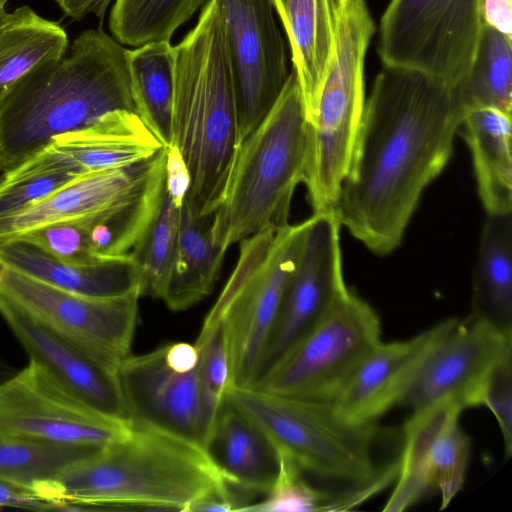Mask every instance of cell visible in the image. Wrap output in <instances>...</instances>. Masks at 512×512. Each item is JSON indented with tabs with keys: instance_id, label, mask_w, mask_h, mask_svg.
<instances>
[{
	"instance_id": "1",
	"label": "cell",
	"mask_w": 512,
	"mask_h": 512,
	"mask_svg": "<svg viewBox=\"0 0 512 512\" xmlns=\"http://www.w3.org/2000/svg\"><path fill=\"white\" fill-rule=\"evenodd\" d=\"M464 110L458 87L435 77L386 65L378 73L334 208L375 255L401 244L423 191L452 157Z\"/></svg>"
},
{
	"instance_id": "2",
	"label": "cell",
	"mask_w": 512,
	"mask_h": 512,
	"mask_svg": "<svg viewBox=\"0 0 512 512\" xmlns=\"http://www.w3.org/2000/svg\"><path fill=\"white\" fill-rule=\"evenodd\" d=\"M39 495L62 511L191 512L211 497L227 498L238 507L233 490L203 446L135 424L119 440L62 471Z\"/></svg>"
},
{
	"instance_id": "3",
	"label": "cell",
	"mask_w": 512,
	"mask_h": 512,
	"mask_svg": "<svg viewBox=\"0 0 512 512\" xmlns=\"http://www.w3.org/2000/svg\"><path fill=\"white\" fill-rule=\"evenodd\" d=\"M129 50L102 29L80 33L66 53L40 64L0 97V171L117 110L136 113Z\"/></svg>"
},
{
	"instance_id": "4",
	"label": "cell",
	"mask_w": 512,
	"mask_h": 512,
	"mask_svg": "<svg viewBox=\"0 0 512 512\" xmlns=\"http://www.w3.org/2000/svg\"><path fill=\"white\" fill-rule=\"evenodd\" d=\"M171 142L190 175L185 198L199 219L223 201L237 143V106L218 0H208L196 26L174 47Z\"/></svg>"
},
{
	"instance_id": "5",
	"label": "cell",
	"mask_w": 512,
	"mask_h": 512,
	"mask_svg": "<svg viewBox=\"0 0 512 512\" xmlns=\"http://www.w3.org/2000/svg\"><path fill=\"white\" fill-rule=\"evenodd\" d=\"M226 400L321 487L367 501L396 480L400 454L392 456L391 445L400 434L377 422H351L329 402L254 387H230Z\"/></svg>"
},
{
	"instance_id": "6",
	"label": "cell",
	"mask_w": 512,
	"mask_h": 512,
	"mask_svg": "<svg viewBox=\"0 0 512 512\" xmlns=\"http://www.w3.org/2000/svg\"><path fill=\"white\" fill-rule=\"evenodd\" d=\"M305 163V113L292 69L268 114L237 150L223 201L210 223L214 243L227 251L257 232L289 224Z\"/></svg>"
},
{
	"instance_id": "7",
	"label": "cell",
	"mask_w": 512,
	"mask_h": 512,
	"mask_svg": "<svg viewBox=\"0 0 512 512\" xmlns=\"http://www.w3.org/2000/svg\"><path fill=\"white\" fill-rule=\"evenodd\" d=\"M309 224L310 217L297 224L264 229L240 241L236 266L199 333L206 334L223 324L230 387H251L259 376Z\"/></svg>"
},
{
	"instance_id": "8",
	"label": "cell",
	"mask_w": 512,
	"mask_h": 512,
	"mask_svg": "<svg viewBox=\"0 0 512 512\" xmlns=\"http://www.w3.org/2000/svg\"><path fill=\"white\" fill-rule=\"evenodd\" d=\"M375 26L365 0H346L332 55L313 107L305 113L303 184L313 213L334 209L364 105V59Z\"/></svg>"
},
{
	"instance_id": "9",
	"label": "cell",
	"mask_w": 512,
	"mask_h": 512,
	"mask_svg": "<svg viewBox=\"0 0 512 512\" xmlns=\"http://www.w3.org/2000/svg\"><path fill=\"white\" fill-rule=\"evenodd\" d=\"M380 342L378 314L348 288L251 387L331 403Z\"/></svg>"
},
{
	"instance_id": "10",
	"label": "cell",
	"mask_w": 512,
	"mask_h": 512,
	"mask_svg": "<svg viewBox=\"0 0 512 512\" xmlns=\"http://www.w3.org/2000/svg\"><path fill=\"white\" fill-rule=\"evenodd\" d=\"M483 24L480 0H391L380 23L384 65L417 70L458 87Z\"/></svg>"
},
{
	"instance_id": "11",
	"label": "cell",
	"mask_w": 512,
	"mask_h": 512,
	"mask_svg": "<svg viewBox=\"0 0 512 512\" xmlns=\"http://www.w3.org/2000/svg\"><path fill=\"white\" fill-rule=\"evenodd\" d=\"M0 292L114 370L131 355L139 291L116 298H92L0 266Z\"/></svg>"
},
{
	"instance_id": "12",
	"label": "cell",
	"mask_w": 512,
	"mask_h": 512,
	"mask_svg": "<svg viewBox=\"0 0 512 512\" xmlns=\"http://www.w3.org/2000/svg\"><path fill=\"white\" fill-rule=\"evenodd\" d=\"M196 344L174 342L130 355L118 378L131 424L158 429L205 448Z\"/></svg>"
},
{
	"instance_id": "13",
	"label": "cell",
	"mask_w": 512,
	"mask_h": 512,
	"mask_svg": "<svg viewBox=\"0 0 512 512\" xmlns=\"http://www.w3.org/2000/svg\"><path fill=\"white\" fill-rule=\"evenodd\" d=\"M167 147L133 165L87 172L26 208L0 217V243L57 223L155 209L165 194Z\"/></svg>"
},
{
	"instance_id": "14",
	"label": "cell",
	"mask_w": 512,
	"mask_h": 512,
	"mask_svg": "<svg viewBox=\"0 0 512 512\" xmlns=\"http://www.w3.org/2000/svg\"><path fill=\"white\" fill-rule=\"evenodd\" d=\"M130 427L80 402L33 361L0 385V437L105 447Z\"/></svg>"
},
{
	"instance_id": "15",
	"label": "cell",
	"mask_w": 512,
	"mask_h": 512,
	"mask_svg": "<svg viewBox=\"0 0 512 512\" xmlns=\"http://www.w3.org/2000/svg\"><path fill=\"white\" fill-rule=\"evenodd\" d=\"M237 106L238 148L279 97L290 74L272 0H218Z\"/></svg>"
},
{
	"instance_id": "16",
	"label": "cell",
	"mask_w": 512,
	"mask_h": 512,
	"mask_svg": "<svg viewBox=\"0 0 512 512\" xmlns=\"http://www.w3.org/2000/svg\"><path fill=\"white\" fill-rule=\"evenodd\" d=\"M510 356L512 331L471 315L458 319L401 404L412 411L442 400L480 406L489 378Z\"/></svg>"
},
{
	"instance_id": "17",
	"label": "cell",
	"mask_w": 512,
	"mask_h": 512,
	"mask_svg": "<svg viewBox=\"0 0 512 512\" xmlns=\"http://www.w3.org/2000/svg\"><path fill=\"white\" fill-rule=\"evenodd\" d=\"M341 227L335 209L310 216L300 261L285 293L258 378L348 289L342 270Z\"/></svg>"
},
{
	"instance_id": "18",
	"label": "cell",
	"mask_w": 512,
	"mask_h": 512,
	"mask_svg": "<svg viewBox=\"0 0 512 512\" xmlns=\"http://www.w3.org/2000/svg\"><path fill=\"white\" fill-rule=\"evenodd\" d=\"M0 315L30 361L69 394L109 419L131 424L117 370L36 320L1 292Z\"/></svg>"
},
{
	"instance_id": "19",
	"label": "cell",
	"mask_w": 512,
	"mask_h": 512,
	"mask_svg": "<svg viewBox=\"0 0 512 512\" xmlns=\"http://www.w3.org/2000/svg\"><path fill=\"white\" fill-rule=\"evenodd\" d=\"M457 318H448L405 340L380 342L331 402L345 419L376 422L403 399L452 330Z\"/></svg>"
},
{
	"instance_id": "20",
	"label": "cell",
	"mask_w": 512,
	"mask_h": 512,
	"mask_svg": "<svg viewBox=\"0 0 512 512\" xmlns=\"http://www.w3.org/2000/svg\"><path fill=\"white\" fill-rule=\"evenodd\" d=\"M0 266L92 298H116L140 292L138 270L131 254L92 264H72L33 244L13 239L0 243Z\"/></svg>"
},
{
	"instance_id": "21",
	"label": "cell",
	"mask_w": 512,
	"mask_h": 512,
	"mask_svg": "<svg viewBox=\"0 0 512 512\" xmlns=\"http://www.w3.org/2000/svg\"><path fill=\"white\" fill-rule=\"evenodd\" d=\"M205 449L225 481L250 502L254 495H265L278 475L275 448L226 398Z\"/></svg>"
},
{
	"instance_id": "22",
	"label": "cell",
	"mask_w": 512,
	"mask_h": 512,
	"mask_svg": "<svg viewBox=\"0 0 512 512\" xmlns=\"http://www.w3.org/2000/svg\"><path fill=\"white\" fill-rule=\"evenodd\" d=\"M54 147L86 172L122 168L153 156L163 145L134 112H109L91 125L56 136Z\"/></svg>"
},
{
	"instance_id": "23",
	"label": "cell",
	"mask_w": 512,
	"mask_h": 512,
	"mask_svg": "<svg viewBox=\"0 0 512 512\" xmlns=\"http://www.w3.org/2000/svg\"><path fill=\"white\" fill-rule=\"evenodd\" d=\"M459 130L471 153L486 213H512L511 115L491 107H466Z\"/></svg>"
},
{
	"instance_id": "24",
	"label": "cell",
	"mask_w": 512,
	"mask_h": 512,
	"mask_svg": "<svg viewBox=\"0 0 512 512\" xmlns=\"http://www.w3.org/2000/svg\"><path fill=\"white\" fill-rule=\"evenodd\" d=\"M285 28L304 113L316 102L332 55L336 14L332 0H272Z\"/></svg>"
},
{
	"instance_id": "25",
	"label": "cell",
	"mask_w": 512,
	"mask_h": 512,
	"mask_svg": "<svg viewBox=\"0 0 512 512\" xmlns=\"http://www.w3.org/2000/svg\"><path fill=\"white\" fill-rule=\"evenodd\" d=\"M226 251L216 245L206 219L184 202L175 254L162 300L173 311L188 309L212 291Z\"/></svg>"
},
{
	"instance_id": "26",
	"label": "cell",
	"mask_w": 512,
	"mask_h": 512,
	"mask_svg": "<svg viewBox=\"0 0 512 512\" xmlns=\"http://www.w3.org/2000/svg\"><path fill=\"white\" fill-rule=\"evenodd\" d=\"M463 410L452 400H442L412 411L401 429L398 474L383 511L407 510L432 492L428 480L432 448L440 433L459 420Z\"/></svg>"
},
{
	"instance_id": "27",
	"label": "cell",
	"mask_w": 512,
	"mask_h": 512,
	"mask_svg": "<svg viewBox=\"0 0 512 512\" xmlns=\"http://www.w3.org/2000/svg\"><path fill=\"white\" fill-rule=\"evenodd\" d=\"M470 315L512 331V213L487 214L473 273Z\"/></svg>"
},
{
	"instance_id": "28",
	"label": "cell",
	"mask_w": 512,
	"mask_h": 512,
	"mask_svg": "<svg viewBox=\"0 0 512 512\" xmlns=\"http://www.w3.org/2000/svg\"><path fill=\"white\" fill-rule=\"evenodd\" d=\"M69 47L65 29L28 5L9 12L0 26V97L34 67L62 57Z\"/></svg>"
},
{
	"instance_id": "29",
	"label": "cell",
	"mask_w": 512,
	"mask_h": 512,
	"mask_svg": "<svg viewBox=\"0 0 512 512\" xmlns=\"http://www.w3.org/2000/svg\"><path fill=\"white\" fill-rule=\"evenodd\" d=\"M174 47L151 42L129 50L128 68L136 114L165 147L171 142Z\"/></svg>"
},
{
	"instance_id": "30",
	"label": "cell",
	"mask_w": 512,
	"mask_h": 512,
	"mask_svg": "<svg viewBox=\"0 0 512 512\" xmlns=\"http://www.w3.org/2000/svg\"><path fill=\"white\" fill-rule=\"evenodd\" d=\"M464 107H491L512 114V37L483 23L476 51L458 86Z\"/></svg>"
},
{
	"instance_id": "31",
	"label": "cell",
	"mask_w": 512,
	"mask_h": 512,
	"mask_svg": "<svg viewBox=\"0 0 512 512\" xmlns=\"http://www.w3.org/2000/svg\"><path fill=\"white\" fill-rule=\"evenodd\" d=\"M102 448L0 437V481L39 495L62 471Z\"/></svg>"
},
{
	"instance_id": "32",
	"label": "cell",
	"mask_w": 512,
	"mask_h": 512,
	"mask_svg": "<svg viewBox=\"0 0 512 512\" xmlns=\"http://www.w3.org/2000/svg\"><path fill=\"white\" fill-rule=\"evenodd\" d=\"M87 173L52 144L0 177V217L16 213Z\"/></svg>"
},
{
	"instance_id": "33",
	"label": "cell",
	"mask_w": 512,
	"mask_h": 512,
	"mask_svg": "<svg viewBox=\"0 0 512 512\" xmlns=\"http://www.w3.org/2000/svg\"><path fill=\"white\" fill-rule=\"evenodd\" d=\"M206 0H115L109 16L112 36L122 45L170 41Z\"/></svg>"
},
{
	"instance_id": "34",
	"label": "cell",
	"mask_w": 512,
	"mask_h": 512,
	"mask_svg": "<svg viewBox=\"0 0 512 512\" xmlns=\"http://www.w3.org/2000/svg\"><path fill=\"white\" fill-rule=\"evenodd\" d=\"M279 456V472L265 497L245 511L254 512H316L347 511L363 501L349 493L319 486L310 480L288 458Z\"/></svg>"
},
{
	"instance_id": "35",
	"label": "cell",
	"mask_w": 512,
	"mask_h": 512,
	"mask_svg": "<svg viewBox=\"0 0 512 512\" xmlns=\"http://www.w3.org/2000/svg\"><path fill=\"white\" fill-rule=\"evenodd\" d=\"M180 211L165 190L154 221L131 253L138 270L141 296L161 299L164 294L177 244Z\"/></svg>"
},
{
	"instance_id": "36",
	"label": "cell",
	"mask_w": 512,
	"mask_h": 512,
	"mask_svg": "<svg viewBox=\"0 0 512 512\" xmlns=\"http://www.w3.org/2000/svg\"><path fill=\"white\" fill-rule=\"evenodd\" d=\"M199 387L206 430V442L231 384L229 350L223 324L199 334ZM205 442V445H206Z\"/></svg>"
},
{
	"instance_id": "37",
	"label": "cell",
	"mask_w": 512,
	"mask_h": 512,
	"mask_svg": "<svg viewBox=\"0 0 512 512\" xmlns=\"http://www.w3.org/2000/svg\"><path fill=\"white\" fill-rule=\"evenodd\" d=\"M471 453V441L458 420L450 423L432 448L428 480L431 490L441 495L440 509L449 506L462 490Z\"/></svg>"
},
{
	"instance_id": "38",
	"label": "cell",
	"mask_w": 512,
	"mask_h": 512,
	"mask_svg": "<svg viewBox=\"0 0 512 512\" xmlns=\"http://www.w3.org/2000/svg\"><path fill=\"white\" fill-rule=\"evenodd\" d=\"M15 239L33 244L51 256L68 263L83 265L103 261L95 258L90 252L81 220L35 229Z\"/></svg>"
},
{
	"instance_id": "39",
	"label": "cell",
	"mask_w": 512,
	"mask_h": 512,
	"mask_svg": "<svg viewBox=\"0 0 512 512\" xmlns=\"http://www.w3.org/2000/svg\"><path fill=\"white\" fill-rule=\"evenodd\" d=\"M482 406L496 418L504 453L509 458L512 454V356L502 361L492 373L484 390Z\"/></svg>"
},
{
	"instance_id": "40",
	"label": "cell",
	"mask_w": 512,
	"mask_h": 512,
	"mask_svg": "<svg viewBox=\"0 0 512 512\" xmlns=\"http://www.w3.org/2000/svg\"><path fill=\"white\" fill-rule=\"evenodd\" d=\"M190 187V175L179 150L167 147L165 190L172 202L182 207Z\"/></svg>"
},
{
	"instance_id": "41",
	"label": "cell",
	"mask_w": 512,
	"mask_h": 512,
	"mask_svg": "<svg viewBox=\"0 0 512 512\" xmlns=\"http://www.w3.org/2000/svg\"><path fill=\"white\" fill-rule=\"evenodd\" d=\"M15 507L37 511L56 510V506L35 492L0 481V507Z\"/></svg>"
},
{
	"instance_id": "42",
	"label": "cell",
	"mask_w": 512,
	"mask_h": 512,
	"mask_svg": "<svg viewBox=\"0 0 512 512\" xmlns=\"http://www.w3.org/2000/svg\"><path fill=\"white\" fill-rule=\"evenodd\" d=\"M483 23L512 37V0H480Z\"/></svg>"
},
{
	"instance_id": "43",
	"label": "cell",
	"mask_w": 512,
	"mask_h": 512,
	"mask_svg": "<svg viewBox=\"0 0 512 512\" xmlns=\"http://www.w3.org/2000/svg\"><path fill=\"white\" fill-rule=\"evenodd\" d=\"M66 17L80 21L88 15L103 18L112 0H54Z\"/></svg>"
},
{
	"instance_id": "44",
	"label": "cell",
	"mask_w": 512,
	"mask_h": 512,
	"mask_svg": "<svg viewBox=\"0 0 512 512\" xmlns=\"http://www.w3.org/2000/svg\"><path fill=\"white\" fill-rule=\"evenodd\" d=\"M9 16V12L6 10V5L0 3V26L6 21Z\"/></svg>"
},
{
	"instance_id": "45",
	"label": "cell",
	"mask_w": 512,
	"mask_h": 512,
	"mask_svg": "<svg viewBox=\"0 0 512 512\" xmlns=\"http://www.w3.org/2000/svg\"><path fill=\"white\" fill-rule=\"evenodd\" d=\"M346 2V0H332L333 8L336 14V17L338 16L343 4Z\"/></svg>"
},
{
	"instance_id": "46",
	"label": "cell",
	"mask_w": 512,
	"mask_h": 512,
	"mask_svg": "<svg viewBox=\"0 0 512 512\" xmlns=\"http://www.w3.org/2000/svg\"><path fill=\"white\" fill-rule=\"evenodd\" d=\"M10 0H0V3L7 4Z\"/></svg>"
}]
</instances>
